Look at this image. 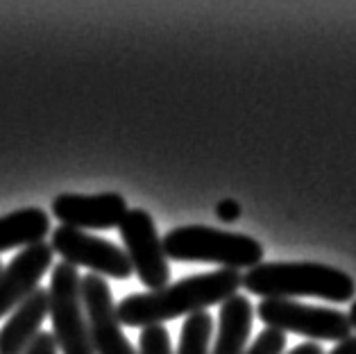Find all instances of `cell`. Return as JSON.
Returning a JSON list of instances; mask_svg holds the SVG:
<instances>
[{"instance_id":"52a82bcc","label":"cell","mask_w":356,"mask_h":354,"mask_svg":"<svg viewBox=\"0 0 356 354\" xmlns=\"http://www.w3.org/2000/svg\"><path fill=\"white\" fill-rule=\"evenodd\" d=\"M50 248L66 264L75 266V268L86 266L89 271H93V275H100V277L127 280L134 273L127 255L118 246H114L111 241L86 234L82 230L59 225L57 230H53Z\"/></svg>"},{"instance_id":"3957f363","label":"cell","mask_w":356,"mask_h":354,"mask_svg":"<svg viewBox=\"0 0 356 354\" xmlns=\"http://www.w3.org/2000/svg\"><path fill=\"white\" fill-rule=\"evenodd\" d=\"M168 259L197 264H218L222 268H254L264 259V246L252 236L207 225H181L161 239Z\"/></svg>"},{"instance_id":"8fae6325","label":"cell","mask_w":356,"mask_h":354,"mask_svg":"<svg viewBox=\"0 0 356 354\" xmlns=\"http://www.w3.org/2000/svg\"><path fill=\"white\" fill-rule=\"evenodd\" d=\"M48 289H37L10 314V321L0 330V354H23L41 332L48 316Z\"/></svg>"},{"instance_id":"2e32d148","label":"cell","mask_w":356,"mask_h":354,"mask_svg":"<svg viewBox=\"0 0 356 354\" xmlns=\"http://www.w3.org/2000/svg\"><path fill=\"white\" fill-rule=\"evenodd\" d=\"M286 350V334L277 330H266L257 336V341L250 345L245 354H284Z\"/></svg>"},{"instance_id":"d6986e66","label":"cell","mask_w":356,"mask_h":354,"mask_svg":"<svg viewBox=\"0 0 356 354\" xmlns=\"http://www.w3.org/2000/svg\"><path fill=\"white\" fill-rule=\"evenodd\" d=\"M329 354H356V336H350V339L341 341Z\"/></svg>"},{"instance_id":"30bf717a","label":"cell","mask_w":356,"mask_h":354,"mask_svg":"<svg viewBox=\"0 0 356 354\" xmlns=\"http://www.w3.org/2000/svg\"><path fill=\"white\" fill-rule=\"evenodd\" d=\"M53 248L50 243H37L23 248L12 259V264L0 273V318L12 314L21 302L39 289L41 277L53 266Z\"/></svg>"},{"instance_id":"9a60e30c","label":"cell","mask_w":356,"mask_h":354,"mask_svg":"<svg viewBox=\"0 0 356 354\" xmlns=\"http://www.w3.org/2000/svg\"><path fill=\"white\" fill-rule=\"evenodd\" d=\"M138 354H172L170 336L163 325L145 327L138 336Z\"/></svg>"},{"instance_id":"e0dca14e","label":"cell","mask_w":356,"mask_h":354,"mask_svg":"<svg viewBox=\"0 0 356 354\" xmlns=\"http://www.w3.org/2000/svg\"><path fill=\"white\" fill-rule=\"evenodd\" d=\"M23 354H59L57 343L50 332H39L37 339L32 341V345Z\"/></svg>"},{"instance_id":"5bb4252c","label":"cell","mask_w":356,"mask_h":354,"mask_svg":"<svg viewBox=\"0 0 356 354\" xmlns=\"http://www.w3.org/2000/svg\"><path fill=\"white\" fill-rule=\"evenodd\" d=\"M213 334L211 314L200 312L191 314L181 325V336L177 345V354H211L209 343Z\"/></svg>"},{"instance_id":"ffe728a7","label":"cell","mask_w":356,"mask_h":354,"mask_svg":"<svg viewBox=\"0 0 356 354\" xmlns=\"http://www.w3.org/2000/svg\"><path fill=\"white\" fill-rule=\"evenodd\" d=\"M289 354H325V352H323V348H320L318 343L309 341V343H302V345H298V348H293Z\"/></svg>"},{"instance_id":"ac0fdd59","label":"cell","mask_w":356,"mask_h":354,"mask_svg":"<svg viewBox=\"0 0 356 354\" xmlns=\"http://www.w3.org/2000/svg\"><path fill=\"white\" fill-rule=\"evenodd\" d=\"M216 216L222 223H236L241 218V204L236 200H222L216 207Z\"/></svg>"},{"instance_id":"5b68a950","label":"cell","mask_w":356,"mask_h":354,"mask_svg":"<svg viewBox=\"0 0 356 354\" xmlns=\"http://www.w3.org/2000/svg\"><path fill=\"white\" fill-rule=\"evenodd\" d=\"M257 314L268 330L291 332L307 336L311 341H334L341 343L352 336L350 316L329 307H311L298 300H261Z\"/></svg>"},{"instance_id":"7c38bea8","label":"cell","mask_w":356,"mask_h":354,"mask_svg":"<svg viewBox=\"0 0 356 354\" xmlns=\"http://www.w3.org/2000/svg\"><path fill=\"white\" fill-rule=\"evenodd\" d=\"M254 309L245 296H232L220 305L218 334L211 354H245Z\"/></svg>"},{"instance_id":"277c9868","label":"cell","mask_w":356,"mask_h":354,"mask_svg":"<svg viewBox=\"0 0 356 354\" xmlns=\"http://www.w3.org/2000/svg\"><path fill=\"white\" fill-rule=\"evenodd\" d=\"M50 321L53 339L62 354H95L82 305V275L75 266L59 262L50 277Z\"/></svg>"},{"instance_id":"7402d4cb","label":"cell","mask_w":356,"mask_h":354,"mask_svg":"<svg viewBox=\"0 0 356 354\" xmlns=\"http://www.w3.org/2000/svg\"><path fill=\"white\" fill-rule=\"evenodd\" d=\"M0 273H3V264H0Z\"/></svg>"},{"instance_id":"ba28073f","label":"cell","mask_w":356,"mask_h":354,"mask_svg":"<svg viewBox=\"0 0 356 354\" xmlns=\"http://www.w3.org/2000/svg\"><path fill=\"white\" fill-rule=\"evenodd\" d=\"M82 305L95 354H138L123 334V325L118 321L114 298L105 277L93 273L82 277Z\"/></svg>"},{"instance_id":"4fadbf2b","label":"cell","mask_w":356,"mask_h":354,"mask_svg":"<svg viewBox=\"0 0 356 354\" xmlns=\"http://www.w3.org/2000/svg\"><path fill=\"white\" fill-rule=\"evenodd\" d=\"M50 234L48 214L39 207H25L0 218V252L14 248H30L43 243Z\"/></svg>"},{"instance_id":"7a4b0ae2","label":"cell","mask_w":356,"mask_h":354,"mask_svg":"<svg viewBox=\"0 0 356 354\" xmlns=\"http://www.w3.org/2000/svg\"><path fill=\"white\" fill-rule=\"evenodd\" d=\"M241 287L264 300L350 302L356 293V284L347 273L314 262H261L243 275Z\"/></svg>"},{"instance_id":"44dd1931","label":"cell","mask_w":356,"mask_h":354,"mask_svg":"<svg viewBox=\"0 0 356 354\" xmlns=\"http://www.w3.org/2000/svg\"><path fill=\"white\" fill-rule=\"evenodd\" d=\"M347 316H350V323H352V327L356 330V300L352 302V309H350V314H347Z\"/></svg>"},{"instance_id":"8992f818","label":"cell","mask_w":356,"mask_h":354,"mask_svg":"<svg viewBox=\"0 0 356 354\" xmlns=\"http://www.w3.org/2000/svg\"><path fill=\"white\" fill-rule=\"evenodd\" d=\"M118 232L120 239H123L125 255L129 264H132V271L138 275L143 287L150 291L166 289L170 266L152 216L141 207L138 209H127L125 218L118 225Z\"/></svg>"},{"instance_id":"6da1fadb","label":"cell","mask_w":356,"mask_h":354,"mask_svg":"<svg viewBox=\"0 0 356 354\" xmlns=\"http://www.w3.org/2000/svg\"><path fill=\"white\" fill-rule=\"evenodd\" d=\"M241 271L218 268L213 273H200L168 284L161 291L132 293L118 302L116 314L120 325L127 327H154L179 316L200 314L213 305L236 296L241 289Z\"/></svg>"},{"instance_id":"9c48e42d","label":"cell","mask_w":356,"mask_h":354,"mask_svg":"<svg viewBox=\"0 0 356 354\" xmlns=\"http://www.w3.org/2000/svg\"><path fill=\"white\" fill-rule=\"evenodd\" d=\"M127 214L120 193H62L53 200V216L73 230H114Z\"/></svg>"}]
</instances>
